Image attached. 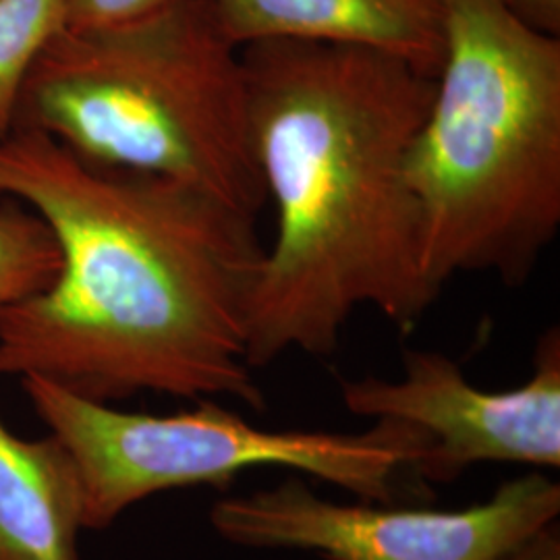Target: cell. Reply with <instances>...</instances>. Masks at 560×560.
<instances>
[{
    "instance_id": "cell-7",
    "label": "cell",
    "mask_w": 560,
    "mask_h": 560,
    "mask_svg": "<svg viewBox=\"0 0 560 560\" xmlns=\"http://www.w3.org/2000/svg\"><path fill=\"white\" fill-rule=\"evenodd\" d=\"M340 395L353 416L420 432L425 446L416 478L421 483L459 480L478 463L560 465L559 326L538 339L532 376L511 390H481L457 361L407 349L400 381H340Z\"/></svg>"
},
{
    "instance_id": "cell-5",
    "label": "cell",
    "mask_w": 560,
    "mask_h": 560,
    "mask_svg": "<svg viewBox=\"0 0 560 560\" xmlns=\"http://www.w3.org/2000/svg\"><path fill=\"white\" fill-rule=\"evenodd\" d=\"M21 386L73 463L83 529L102 532L164 490H224L254 467L293 469L365 502L395 504L400 492L418 494L413 471L425 439L402 423L376 421L363 434L264 430L212 399L150 416L81 399L40 376H23Z\"/></svg>"
},
{
    "instance_id": "cell-9",
    "label": "cell",
    "mask_w": 560,
    "mask_h": 560,
    "mask_svg": "<svg viewBox=\"0 0 560 560\" xmlns=\"http://www.w3.org/2000/svg\"><path fill=\"white\" fill-rule=\"evenodd\" d=\"M81 492L55 436L23 441L0 420V560H81Z\"/></svg>"
},
{
    "instance_id": "cell-13",
    "label": "cell",
    "mask_w": 560,
    "mask_h": 560,
    "mask_svg": "<svg viewBox=\"0 0 560 560\" xmlns=\"http://www.w3.org/2000/svg\"><path fill=\"white\" fill-rule=\"evenodd\" d=\"M497 560H560L559 521L544 525Z\"/></svg>"
},
{
    "instance_id": "cell-12",
    "label": "cell",
    "mask_w": 560,
    "mask_h": 560,
    "mask_svg": "<svg viewBox=\"0 0 560 560\" xmlns=\"http://www.w3.org/2000/svg\"><path fill=\"white\" fill-rule=\"evenodd\" d=\"M177 0H67V30H101L161 13Z\"/></svg>"
},
{
    "instance_id": "cell-10",
    "label": "cell",
    "mask_w": 560,
    "mask_h": 560,
    "mask_svg": "<svg viewBox=\"0 0 560 560\" xmlns=\"http://www.w3.org/2000/svg\"><path fill=\"white\" fill-rule=\"evenodd\" d=\"M67 25V0H0V141L15 129L21 90L36 59Z\"/></svg>"
},
{
    "instance_id": "cell-6",
    "label": "cell",
    "mask_w": 560,
    "mask_h": 560,
    "mask_svg": "<svg viewBox=\"0 0 560 560\" xmlns=\"http://www.w3.org/2000/svg\"><path fill=\"white\" fill-rule=\"evenodd\" d=\"M560 483L541 474L506 481L459 511L332 502L300 480L221 499L214 532L243 548H289L326 560H497L559 521Z\"/></svg>"
},
{
    "instance_id": "cell-3",
    "label": "cell",
    "mask_w": 560,
    "mask_h": 560,
    "mask_svg": "<svg viewBox=\"0 0 560 560\" xmlns=\"http://www.w3.org/2000/svg\"><path fill=\"white\" fill-rule=\"evenodd\" d=\"M444 60L407 175L428 275L529 279L560 229V38L504 0H441Z\"/></svg>"
},
{
    "instance_id": "cell-1",
    "label": "cell",
    "mask_w": 560,
    "mask_h": 560,
    "mask_svg": "<svg viewBox=\"0 0 560 560\" xmlns=\"http://www.w3.org/2000/svg\"><path fill=\"white\" fill-rule=\"evenodd\" d=\"M0 198L42 217L62 258L48 289L0 312V378L40 376L106 405L156 393L266 409L247 361L258 217L32 129L0 141Z\"/></svg>"
},
{
    "instance_id": "cell-11",
    "label": "cell",
    "mask_w": 560,
    "mask_h": 560,
    "mask_svg": "<svg viewBox=\"0 0 560 560\" xmlns=\"http://www.w3.org/2000/svg\"><path fill=\"white\" fill-rule=\"evenodd\" d=\"M0 203V312L38 295L59 277L62 258L50 226L25 203Z\"/></svg>"
},
{
    "instance_id": "cell-4",
    "label": "cell",
    "mask_w": 560,
    "mask_h": 560,
    "mask_svg": "<svg viewBox=\"0 0 560 560\" xmlns=\"http://www.w3.org/2000/svg\"><path fill=\"white\" fill-rule=\"evenodd\" d=\"M15 129L40 131L83 161L191 185L254 217L268 201L241 48L206 0L113 27H65L23 83Z\"/></svg>"
},
{
    "instance_id": "cell-2",
    "label": "cell",
    "mask_w": 560,
    "mask_h": 560,
    "mask_svg": "<svg viewBox=\"0 0 560 560\" xmlns=\"http://www.w3.org/2000/svg\"><path fill=\"white\" fill-rule=\"evenodd\" d=\"M254 154L277 235L247 305L254 370L326 358L360 307L411 330L441 298L407 162L436 80L378 50L312 40L241 48Z\"/></svg>"
},
{
    "instance_id": "cell-14",
    "label": "cell",
    "mask_w": 560,
    "mask_h": 560,
    "mask_svg": "<svg viewBox=\"0 0 560 560\" xmlns=\"http://www.w3.org/2000/svg\"><path fill=\"white\" fill-rule=\"evenodd\" d=\"M511 11L532 30L560 36V0H504Z\"/></svg>"
},
{
    "instance_id": "cell-8",
    "label": "cell",
    "mask_w": 560,
    "mask_h": 560,
    "mask_svg": "<svg viewBox=\"0 0 560 560\" xmlns=\"http://www.w3.org/2000/svg\"><path fill=\"white\" fill-rule=\"evenodd\" d=\"M222 34L260 40L349 44L409 62L434 78L444 60L441 0H206Z\"/></svg>"
}]
</instances>
